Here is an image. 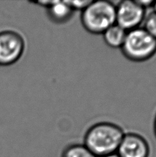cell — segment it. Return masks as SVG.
<instances>
[{
	"label": "cell",
	"mask_w": 156,
	"mask_h": 157,
	"mask_svg": "<svg viewBox=\"0 0 156 157\" xmlns=\"http://www.w3.org/2000/svg\"><path fill=\"white\" fill-rule=\"evenodd\" d=\"M46 8L48 18L53 23L57 24L67 23L74 13L66 1H52Z\"/></svg>",
	"instance_id": "cell-7"
},
{
	"label": "cell",
	"mask_w": 156,
	"mask_h": 157,
	"mask_svg": "<svg viewBox=\"0 0 156 157\" xmlns=\"http://www.w3.org/2000/svg\"><path fill=\"white\" fill-rule=\"evenodd\" d=\"M68 5L72 9L75 10L82 11L90 4L91 1H87V0H82V1H66Z\"/></svg>",
	"instance_id": "cell-11"
},
{
	"label": "cell",
	"mask_w": 156,
	"mask_h": 157,
	"mask_svg": "<svg viewBox=\"0 0 156 157\" xmlns=\"http://www.w3.org/2000/svg\"><path fill=\"white\" fill-rule=\"evenodd\" d=\"M153 7H154V11L156 13V1L154 2V4H153Z\"/></svg>",
	"instance_id": "cell-15"
},
{
	"label": "cell",
	"mask_w": 156,
	"mask_h": 157,
	"mask_svg": "<svg viewBox=\"0 0 156 157\" xmlns=\"http://www.w3.org/2000/svg\"><path fill=\"white\" fill-rule=\"evenodd\" d=\"M139 4H140L142 7L144 8L146 10L147 8L149 6H153L154 4V1H151V0H148V1H137Z\"/></svg>",
	"instance_id": "cell-12"
},
{
	"label": "cell",
	"mask_w": 156,
	"mask_h": 157,
	"mask_svg": "<svg viewBox=\"0 0 156 157\" xmlns=\"http://www.w3.org/2000/svg\"><path fill=\"white\" fill-rule=\"evenodd\" d=\"M80 21L91 34L101 35L116 24V5L105 0L91 1L82 11Z\"/></svg>",
	"instance_id": "cell-2"
},
{
	"label": "cell",
	"mask_w": 156,
	"mask_h": 157,
	"mask_svg": "<svg viewBox=\"0 0 156 157\" xmlns=\"http://www.w3.org/2000/svg\"><path fill=\"white\" fill-rule=\"evenodd\" d=\"M151 145L145 137L136 132L124 133L117 154L121 157H148Z\"/></svg>",
	"instance_id": "cell-6"
},
{
	"label": "cell",
	"mask_w": 156,
	"mask_h": 157,
	"mask_svg": "<svg viewBox=\"0 0 156 157\" xmlns=\"http://www.w3.org/2000/svg\"><path fill=\"white\" fill-rule=\"evenodd\" d=\"M143 29L156 39V13L150 12L145 15L143 21Z\"/></svg>",
	"instance_id": "cell-10"
},
{
	"label": "cell",
	"mask_w": 156,
	"mask_h": 157,
	"mask_svg": "<svg viewBox=\"0 0 156 157\" xmlns=\"http://www.w3.org/2000/svg\"><path fill=\"white\" fill-rule=\"evenodd\" d=\"M146 10L137 1L124 0L116 5V24L127 31L140 27Z\"/></svg>",
	"instance_id": "cell-5"
},
{
	"label": "cell",
	"mask_w": 156,
	"mask_h": 157,
	"mask_svg": "<svg viewBox=\"0 0 156 157\" xmlns=\"http://www.w3.org/2000/svg\"><path fill=\"white\" fill-rule=\"evenodd\" d=\"M102 157H121V156H120L117 153H113V154H111V155H108Z\"/></svg>",
	"instance_id": "cell-13"
},
{
	"label": "cell",
	"mask_w": 156,
	"mask_h": 157,
	"mask_svg": "<svg viewBox=\"0 0 156 157\" xmlns=\"http://www.w3.org/2000/svg\"><path fill=\"white\" fill-rule=\"evenodd\" d=\"M124 132L111 122H99L91 125L83 137V144L96 156L116 153Z\"/></svg>",
	"instance_id": "cell-1"
},
{
	"label": "cell",
	"mask_w": 156,
	"mask_h": 157,
	"mask_svg": "<svg viewBox=\"0 0 156 157\" xmlns=\"http://www.w3.org/2000/svg\"><path fill=\"white\" fill-rule=\"evenodd\" d=\"M62 157H98L83 143H69L63 150Z\"/></svg>",
	"instance_id": "cell-9"
},
{
	"label": "cell",
	"mask_w": 156,
	"mask_h": 157,
	"mask_svg": "<svg viewBox=\"0 0 156 157\" xmlns=\"http://www.w3.org/2000/svg\"><path fill=\"white\" fill-rule=\"evenodd\" d=\"M121 49L127 59L143 62L150 59L156 54V39L143 27L136 28L127 31Z\"/></svg>",
	"instance_id": "cell-3"
},
{
	"label": "cell",
	"mask_w": 156,
	"mask_h": 157,
	"mask_svg": "<svg viewBox=\"0 0 156 157\" xmlns=\"http://www.w3.org/2000/svg\"><path fill=\"white\" fill-rule=\"evenodd\" d=\"M127 30L118 24H113L102 33L103 39L108 46L113 48H121L127 35Z\"/></svg>",
	"instance_id": "cell-8"
},
{
	"label": "cell",
	"mask_w": 156,
	"mask_h": 157,
	"mask_svg": "<svg viewBox=\"0 0 156 157\" xmlns=\"http://www.w3.org/2000/svg\"><path fill=\"white\" fill-rule=\"evenodd\" d=\"M154 134L156 138V115L154 119Z\"/></svg>",
	"instance_id": "cell-14"
},
{
	"label": "cell",
	"mask_w": 156,
	"mask_h": 157,
	"mask_svg": "<svg viewBox=\"0 0 156 157\" xmlns=\"http://www.w3.org/2000/svg\"><path fill=\"white\" fill-rule=\"evenodd\" d=\"M25 50L21 35L14 30L0 32V66H8L20 59Z\"/></svg>",
	"instance_id": "cell-4"
}]
</instances>
